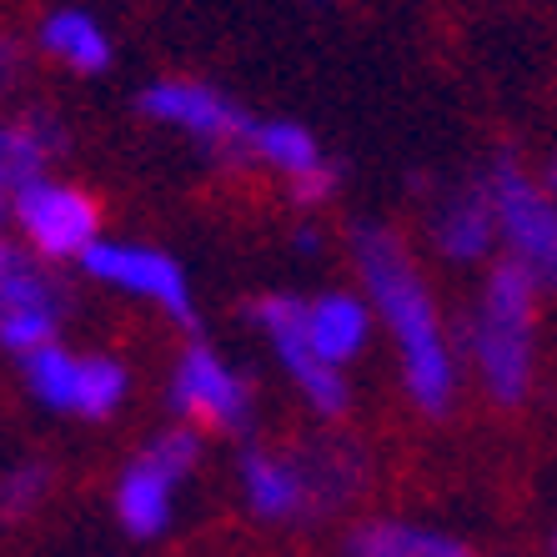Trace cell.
<instances>
[{"label": "cell", "mask_w": 557, "mask_h": 557, "mask_svg": "<svg viewBox=\"0 0 557 557\" xmlns=\"http://www.w3.org/2000/svg\"><path fill=\"white\" fill-rule=\"evenodd\" d=\"M166 407L176 422L221 437H251L257 428V387L211 342H186L166 376Z\"/></svg>", "instance_id": "8992f818"}, {"label": "cell", "mask_w": 557, "mask_h": 557, "mask_svg": "<svg viewBox=\"0 0 557 557\" xmlns=\"http://www.w3.org/2000/svg\"><path fill=\"white\" fill-rule=\"evenodd\" d=\"M317 487V512H342L367 487V457L351 442H322L317 453H301Z\"/></svg>", "instance_id": "d6986e66"}, {"label": "cell", "mask_w": 557, "mask_h": 557, "mask_svg": "<svg viewBox=\"0 0 557 557\" xmlns=\"http://www.w3.org/2000/svg\"><path fill=\"white\" fill-rule=\"evenodd\" d=\"M46 497H51V467L46 462H15L11 472L0 478V518L5 522L30 518Z\"/></svg>", "instance_id": "ffe728a7"}, {"label": "cell", "mask_w": 557, "mask_h": 557, "mask_svg": "<svg viewBox=\"0 0 557 557\" xmlns=\"http://www.w3.org/2000/svg\"><path fill=\"white\" fill-rule=\"evenodd\" d=\"M81 272L91 276L106 292H121V297L151 307L156 317H166L171 326H196V292L191 276L166 247H151V242H131V236H101Z\"/></svg>", "instance_id": "ba28073f"}, {"label": "cell", "mask_w": 557, "mask_h": 557, "mask_svg": "<svg viewBox=\"0 0 557 557\" xmlns=\"http://www.w3.org/2000/svg\"><path fill=\"white\" fill-rule=\"evenodd\" d=\"M236 487L247 512L267 528H292L317 512V487L301 453H272L261 442H247L236 453Z\"/></svg>", "instance_id": "7c38bea8"}, {"label": "cell", "mask_w": 557, "mask_h": 557, "mask_svg": "<svg viewBox=\"0 0 557 557\" xmlns=\"http://www.w3.org/2000/svg\"><path fill=\"white\" fill-rule=\"evenodd\" d=\"M71 146L61 116L51 111H26L21 121H5V151H0V171H5V186L21 191V186L51 176V161Z\"/></svg>", "instance_id": "ac0fdd59"}, {"label": "cell", "mask_w": 557, "mask_h": 557, "mask_svg": "<svg viewBox=\"0 0 557 557\" xmlns=\"http://www.w3.org/2000/svg\"><path fill=\"white\" fill-rule=\"evenodd\" d=\"M247 161L261 171H272V176H282L292 207H301V211L326 207L342 186V166L322 151V141L292 116H257L251 141H247Z\"/></svg>", "instance_id": "8fae6325"}, {"label": "cell", "mask_w": 557, "mask_h": 557, "mask_svg": "<svg viewBox=\"0 0 557 557\" xmlns=\"http://www.w3.org/2000/svg\"><path fill=\"white\" fill-rule=\"evenodd\" d=\"M136 116L151 121L161 131H176L191 146H201L216 161H236V166H251L247 161V141H251V116L247 106L226 96L211 81L196 76H156L151 86H141L136 96Z\"/></svg>", "instance_id": "3957f363"}, {"label": "cell", "mask_w": 557, "mask_h": 557, "mask_svg": "<svg viewBox=\"0 0 557 557\" xmlns=\"http://www.w3.org/2000/svg\"><path fill=\"white\" fill-rule=\"evenodd\" d=\"M553 557H557V532H553Z\"/></svg>", "instance_id": "d4e9b609"}, {"label": "cell", "mask_w": 557, "mask_h": 557, "mask_svg": "<svg viewBox=\"0 0 557 557\" xmlns=\"http://www.w3.org/2000/svg\"><path fill=\"white\" fill-rule=\"evenodd\" d=\"M347 557H478L462 537L407 518H367L347 532Z\"/></svg>", "instance_id": "2e32d148"}, {"label": "cell", "mask_w": 557, "mask_h": 557, "mask_svg": "<svg viewBox=\"0 0 557 557\" xmlns=\"http://www.w3.org/2000/svg\"><path fill=\"white\" fill-rule=\"evenodd\" d=\"M428 247L447 267H493L503 257L497 247V216H493V196L482 186V176L462 186H447L428 207Z\"/></svg>", "instance_id": "4fadbf2b"}, {"label": "cell", "mask_w": 557, "mask_h": 557, "mask_svg": "<svg viewBox=\"0 0 557 557\" xmlns=\"http://www.w3.org/2000/svg\"><path fill=\"white\" fill-rule=\"evenodd\" d=\"M0 151H5V121H0ZM0 186H5V171H0Z\"/></svg>", "instance_id": "cb8c5ba5"}, {"label": "cell", "mask_w": 557, "mask_h": 557, "mask_svg": "<svg viewBox=\"0 0 557 557\" xmlns=\"http://www.w3.org/2000/svg\"><path fill=\"white\" fill-rule=\"evenodd\" d=\"M21 65H26V51H21L11 36H0V96L21 81Z\"/></svg>", "instance_id": "44dd1931"}, {"label": "cell", "mask_w": 557, "mask_h": 557, "mask_svg": "<svg viewBox=\"0 0 557 557\" xmlns=\"http://www.w3.org/2000/svg\"><path fill=\"white\" fill-rule=\"evenodd\" d=\"M292 251H297V257H322V251H326V232L317 226V221H301L297 232H292Z\"/></svg>", "instance_id": "7402d4cb"}, {"label": "cell", "mask_w": 557, "mask_h": 557, "mask_svg": "<svg viewBox=\"0 0 557 557\" xmlns=\"http://www.w3.org/2000/svg\"><path fill=\"white\" fill-rule=\"evenodd\" d=\"M537 182H543V191H547V196H553V201H557V151H553V156H547V161H543V171H537Z\"/></svg>", "instance_id": "603a6c76"}, {"label": "cell", "mask_w": 557, "mask_h": 557, "mask_svg": "<svg viewBox=\"0 0 557 557\" xmlns=\"http://www.w3.org/2000/svg\"><path fill=\"white\" fill-rule=\"evenodd\" d=\"M543 286L518 261L497 257L482 267L478 297L467 301V317L457 326V351L472 367L482 397L493 407H522L537 382V307Z\"/></svg>", "instance_id": "7a4b0ae2"}, {"label": "cell", "mask_w": 557, "mask_h": 557, "mask_svg": "<svg viewBox=\"0 0 557 557\" xmlns=\"http://www.w3.org/2000/svg\"><path fill=\"white\" fill-rule=\"evenodd\" d=\"M11 226L21 232V247H30L40 261H86V251L101 242V201L86 186L61 182V176H40L21 186L11 201Z\"/></svg>", "instance_id": "30bf717a"}, {"label": "cell", "mask_w": 557, "mask_h": 557, "mask_svg": "<svg viewBox=\"0 0 557 557\" xmlns=\"http://www.w3.org/2000/svg\"><path fill=\"white\" fill-rule=\"evenodd\" d=\"M251 326H257V337L267 342V351L276 357L282 376L297 387V397L307 403L311 417H322V422H337L347 417L351 407V382L347 372H337L332 362L317 357V347L307 342V322H301V297L292 292H267L247 307Z\"/></svg>", "instance_id": "9c48e42d"}, {"label": "cell", "mask_w": 557, "mask_h": 557, "mask_svg": "<svg viewBox=\"0 0 557 557\" xmlns=\"http://www.w3.org/2000/svg\"><path fill=\"white\" fill-rule=\"evenodd\" d=\"M36 40L51 61H61L65 71H76V76H101V71H111V61H116V46H111L106 26L91 11H76V5L46 15Z\"/></svg>", "instance_id": "e0dca14e"}, {"label": "cell", "mask_w": 557, "mask_h": 557, "mask_svg": "<svg viewBox=\"0 0 557 557\" xmlns=\"http://www.w3.org/2000/svg\"><path fill=\"white\" fill-rule=\"evenodd\" d=\"M21 382L30 403L55 417H81V422H106L116 417L131 397V367L111 351H71L61 342L36 347L21 357Z\"/></svg>", "instance_id": "5b68a950"}, {"label": "cell", "mask_w": 557, "mask_h": 557, "mask_svg": "<svg viewBox=\"0 0 557 557\" xmlns=\"http://www.w3.org/2000/svg\"><path fill=\"white\" fill-rule=\"evenodd\" d=\"M322 5H332V0H322Z\"/></svg>", "instance_id": "484cf974"}, {"label": "cell", "mask_w": 557, "mask_h": 557, "mask_svg": "<svg viewBox=\"0 0 557 557\" xmlns=\"http://www.w3.org/2000/svg\"><path fill=\"white\" fill-rule=\"evenodd\" d=\"M347 251L357 282H362V297L372 301L376 332L397 351L407 403L422 417H447L462 392V351H457V332L442 317L437 292H432L417 251L387 221H357Z\"/></svg>", "instance_id": "6da1fadb"}, {"label": "cell", "mask_w": 557, "mask_h": 557, "mask_svg": "<svg viewBox=\"0 0 557 557\" xmlns=\"http://www.w3.org/2000/svg\"><path fill=\"white\" fill-rule=\"evenodd\" d=\"M482 186L493 196L503 257L518 261L528 276H537L543 292H557V201L543 191L537 171H528L512 151H503L487 161Z\"/></svg>", "instance_id": "277c9868"}, {"label": "cell", "mask_w": 557, "mask_h": 557, "mask_svg": "<svg viewBox=\"0 0 557 557\" xmlns=\"http://www.w3.org/2000/svg\"><path fill=\"white\" fill-rule=\"evenodd\" d=\"M182 482H186L182 467H171L156 447L141 442V453L131 457V462L116 472V482H111V512H116V528L126 532V537H136V543L166 537L171 522H176Z\"/></svg>", "instance_id": "5bb4252c"}, {"label": "cell", "mask_w": 557, "mask_h": 557, "mask_svg": "<svg viewBox=\"0 0 557 557\" xmlns=\"http://www.w3.org/2000/svg\"><path fill=\"white\" fill-rule=\"evenodd\" d=\"M301 322H307V342L317 347V357L332 362L337 372L362 362L376 337V317H372V301L362 297V286L357 292L326 286L317 297H301Z\"/></svg>", "instance_id": "9a60e30c"}, {"label": "cell", "mask_w": 557, "mask_h": 557, "mask_svg": "<svg viewBox=\"0 0 557 557\" xmlns=\"http://www.w3.org/2000/svg\"><path fill=\"white\" fill-rule=\"evenodd\" d=\"M71 317V286L51 261H40L30 247L0 236V351L15 362L36 347L61 342Z\"/></svg>", "instance_id": "52a82bcc"}]
</instances>
